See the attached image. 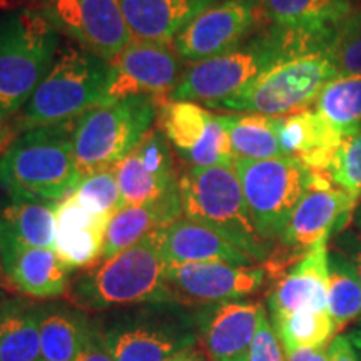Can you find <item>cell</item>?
I'll list each match as a JSON object with an SVG mask.
<instances>
[{
  "instance_id": "1",
  "label": "cell",
  "mask_w": 361,
  "mask_h": 361,
  "mask_svg": "<svg viewBox=\"0 0 361 361\" xmlns=\"http://www.w3.org/2000/svg\"><path fill=\"white\" fill-rule=\"evenodd\" d=\"M333 34L335 30L305 32L268 24L233 51L188 64L168 99L211 107L245 89L283 57L308 49L326 47Z\"/></svg>"
},
{
  "instance_id": "2",
  "label": "cell",
  "mask_w": 361,
  "mask_h": 361,
  "mask_svg": "<svg viewBox=\"0 0 361 361\" xmlns=\"http://www.w3.org/2000/svg\"><path fill=\"white\" fill-rule=\"evenodd\" d=\"M74 126L22 130L0 156V186L11 200L57 204L82 180L75 162Z\"/></svg>"
},
{
  "instance_id": "3",
  "label": "cell",
  "mask_w": 361,
  "mask_h": 361,
  "mask_svg": "<svg viewBox=\"0 0 361 361\" xmlns=\"http://www.w3.org/2000/svg\"><path fill=\"white\" fill-rule=\"evenodd\" d=\"M162 229L85 269L71 281L67 301L75 308L87 311L166 303L164 274L168 263L161 251Z\"/></svg>"
},
{
  "instance_id": "4",
  "label": "cell",
  "mask_w": 361,
  "mask_h": 361,
  "mask_svg": "<svg viewBox=\"0 0 361 361\" xmlns=\"http://www.w3.org/2000/svg\"><path fill=\"white\" fill-rule=\"evenodd\" d=\"M109 62L74 42L61 45L52 67L20 111L17 130L79 119L106 101Z\"/></svg>"
},
{
  "instance_id": "5",
  "label": "cell",
  "mask_w": 361,
  "mask_h": 361,
  "mask_svg": "<svg viewBox=\"0 0 361 361\" xmlns=\"http://www.w3.org/2000/svg\"><path fill=\"white\" fill-rule=\"evenodd\" d=\"M184 218L214 229L258 264H264L274 246L259 236L247 209L234 166L188 168L179 174Z\"/></svg>"
},
{
  "instance_id": "6",
  "label": "cell",
  "mask_w": 361,
  "mask_h": 361,
  "mask_svg": "<svg viewBox=\"0 0 361 361\" xmlns=\"http://www.w3.org/2000/svg\"><path fill=\"white\" fill-rule=\"evenodd\" d=\"M61 34L39 8L25 7L0 16V114L24 109L52 67Z\"/></svg>"
},
{
  "instance_id": "7",
  "label": "cell",
  "mask_w": 361,
  "mask_h": 361,
  "mask_svg": "<svg viewBox=\"0 0 361 361\" xmlns=\"http://www.w3.org/2000/svg\"><path fill=\"white\" fill-rule=\"evenodd\" d=\"M159 102L154 97L107 99L84 112L74 126V152L82 178L116 168L152 130Z\"/></svg>"
},
{
  "instance_id": "8",
  "label": "cell",
  "mask_w": 361,
  "mask_h": 361,
  "mask_svg": "<svg viewBox=\"0 0 361 361\" xmlns=\"http://www.w3.org/2000/svg\"><path fill=\"white\" fill-rule=\"evenodd\" d=\"M328 45L283 57L245 89L211 107L269 117H283L306 109L324 84L338 75Z\"/></svg>"
},
{
  "instance_id": "9",
  "label": "cell",
  "mask_w": 361,
  "mask_h": 361,
  "mask_svg": "<svg viewBox=\"0 0 361 361\" xmlns=\"http://www.w3.org/2000/svg\"><path fill=\"white\" fill-rule=\"evenodd\" d=\"M358 200L338 186L328 173L311 171L310 186L293 211L279 238L281 251H273L264 263L269 278H279L284 266H293L310 251L328 243L331 234L340 233L353 216Z\"/></svg>"
},
{
  "instance_id": "10",
  "label": "cell",
  "mask_w": 361,
  "mask_h": 361,
  "mask_svg": "<svg viewBox=\"0 0 361 361\" xmlns=\"http://www.w3.org/2000/svg\"><path fill=\"white\" fill-rule=\"evenodd\" d=\"M233 166L259 236L276 247L293 211L310 186L311 171L293 157L234 159Z\"/></svg>"
},
{
  "instance_id": "11",
  "label": "cell",
  "mask_w": 361,
  "mask_h": 361,
  "mask_svg": "<svg viewBox=\"0 0 361 361\" xmlns=\"http://www.w3.org/2000/svg\"><path fill=\"white\" fill-rule=\"evenodd\" d=\"M157 129L188 168L233 166L234 154L221 114L196 102L157 99Z\"/></svg>"
},
{
  "instance_id": "12",
  "label": "cell",
  "mask_w": 361,
  "mask_h": 361,
  "mask_svg": "<svg viewBox=\"0 0 361 361\" xmlns=\"http://www.w3.org/2000/svg\"><path fill=\"white\" fill-rule=\"evenodd\" d=\"M35 8L59 34L107 62L134 39L119 0H42Z\"/></svg>"
},
{
  "instance_id": "13",
  "label": "cell",
  "mask_w": 361,
  "mask_h": 361,
  "mask_svg": "<svg viewBox=\"0 0 361 361\" xmlns=\"http://www.w3.org/2000/svg\"><path fill=\"white\" fill-rule=\"evenodd\" d=\"M107 99L147 96L168 99L186 71L173 42L133 39L109 62Z\"/></svg>"
},
{
  "instance_id": "14",
  "label": "cell",
  "mask_w": 361,
  "mask_h": 361,
  "mask_svg": "<svg viewBox=\"0 0 361 361\" xmlns=\"http://www.w3.org/2000/svg\"><path fill=\"white\" fill-rule=\"evenodd\" d=\"M268 278L264 264H168L164 274L166 298L179 305L206 308L224 301L245 300L258 293Z\"/></svg>"
},
{
  "instance_id": "15",
  "label": "cell",
  "mask_w": 361,
  "mask_h": 361,
  "mask_svg": "<svg viewBox=\"0 0 361 361\" xmlns=\"http://www.w3.org/2000/svg\"><path fill=\"white\" fill-rule=\"evenodd\" d=\"M261 0H219L206 8L174 39L186 62H200L233 51L263 29Z\"/></svg>"
},
{
  "instance_id": "16",
  "label": "cell",
  "mask_w": 361,
  "mask_h": 361,
  "mask_svg": "<svg viewBox=\"0 0 361 361\" xmlns=\"http://www.w3.org/2000/svg\"><path fill=\"white\" fill-rule=\"evenodd\" d=\"M114 171L123 207L149 204L179 191L174 151L159 129H152Z\"/></svg>"
},
{
  "instance_id": "17",
  "label": "cell",
  "mask_w": 361,
  "mask_h": 361,
  "mask_svg": "<svg viewBox=\"0 0 361 361\" xmlns=\"http://www.w3.org/2000/svg\"><path fill=\"white\" fill-rule=\"evenodd\" d=\"M266 314L263 303L246 298L206 306L197 314V331L211 360L241 361L247 358L251 343Z\"/></svg>"
},
{
  "instance_id": "18",
  "label": "cell",
  "mask_w": 361,
  "mask_h": 361,
  "mask_svg": "<svg viewBox=\"0 0 361 361\" xmlns=\"http://www.w3.org/2000/svg\"><path fill=\"white\" fill-rule=\"evenodd\" d=\"M102 338L114 361H168L196 341L183 323L161 318L123 322Z\"/></svg>"
},
{
  "instance_id": "19",
  "label": "cell",
  "mask_w": 361,
  "mask_h": 361,
  "mask_svg": "<svg viewBox=\"0 0 361 361\" xmlns=\"http://www.w3.org/2000/svg\"><path fill=\"white\" fill-rule=\"evenodd\" d=\"M328 256L323 243L278 278L268 298L271 323L300 311L328 310Z\"/></svg>"
},
{
  "instance_id": "20",
  "label": "cell",
  "mask_w": 361,
  "mask_h": 361,
  "mask_svg": "<svg viewBox=\"0 0 361 361\" xmlns=\"http://www.w3.org/2000/svg\"><path fill=\"white\" fill-rule=\"evenodd\" d=\"M111 216L84 209L69 194L56 204L54 251L71 271L89 269L102 259L104 241Z\"/></svg>"
},
{
  "instance_id": "21",
  "label": "cell",
  "mask_w": 361,
  "mask_h": 361,
  "mask_svg": "<svg viewBox=\"0 0 361 361\" xmlns=\"http://www.w3.org/2000/svg\"><path fill=\"white\" fill-rule=\"evenodd\" d=\"M2 264L8 286L35 300L67 295L71 269L51 247L2 246Z\"/></svg>"
},
{
  "instance_id": "22",
  "label": "cell",
  "mask_w": 361,
  "mask_h": 361,
  "mask_svg": "<svg viewBox=\"0 0 361 361\" xmlns=\"http://www.w3.org/2000/svg\"><path fill=\"white\" fill-rule=\"evenodd\" d=\"M161 251L168 264L226 263L234 266L258 264L246 252L214 229L188 218H179L162 229Z\"/></svg>"
},
{
  "instance_id": "23",
  "label": "cell",
  "mask_w": 361,
  "mask_h": 361,
  "mask_svg": "<svg viewBox=\"0 0 361 361\" xmlns=\"http://www.w3.org/2000/svg\"><path fill=\"white\" fill-rule=\"evenodd\" d=\"M278 134L284 157L300 161L313 173H329L343 142L314 109L278 117Z\"/></svg>"
},
{
  "instance_id": "24",
  "label": "cell",
  "mask_w": 361,
  "mask_h": 361,
  "mask_svg": "<svg viewBox=\"0 0 361 361\" xmlns=\"http://www.w3.org/2000/svg\"><path fill=\"white\" fill-rule=\"evenodd\" d=\"M219 0H119L134 39L174 42L191 22Z\"/></svg>"
},
{
  "instance_id": "25",
  "label": "cell",
  "mask_w": 361,
  "mask_h": 361,
  "mask_svg": "<svg viewBox=\"0 0 361 361\" xmlns=\"http://www.w3.org/2000/svg\"><path fill=\"white\" fill-rule=\"evenodd\" d=\"M179 218H183L179 191L149 204L121 207L107 226L102 259L119 255L157 229L168 228Z\"/></svg>"
},
{
  "instance_id": "26",
  "label": "cell",
  "mask_w": 361,
  "mask_h": 361,
  "mask_svg": "<svg viewBox=\"0 0 361 361\" xmlns=\"http://www.w3.org/2000/svg\"><path fill=\"white\" fill-rule=\"evenodd\" d=\"M269 25L305 32H331L355 11V0H261Z\"/></svg>"
},
{
  "instance_id": "27",
  "label": "cell",
  "mask_w": 361,
  "mask_h": 361,
  "mask_svg": "<svg viewBox=\"0 0 361 361\" xmlns=\"http://www.w3.org/2000/svg\"><path fill=\"white\" fill-rule=\"evenodd\" d=\"M0 245L54 250L56 204L11 200L0 209Z\"/></svg>"
},
{
  "instance_id": "28",
  "label": "cell",
  "mask_w": 361,
  "mask_h": 361,
  "mask_svg": "<svg viewBox=\"0 0 361 361\" xmlns=\"http://www.w3.org/2000/svg\"><path fill=\"white\" fill-rule=\"evenodd\" d=\"M228 129L234 159L263 161L284 157L278 134V117L236 112L221 114Z\"/></svg>"
},
{
  "instance_id": "29",
  "label": "cell",
  "mask_w": 361,
  "mask_h": 361,
  "mask_svg": "<svg viewBox=\"0 0 361 361\" xmlns=\"http://www.w3.org/2000/svg\"><path fill=\"white\" fill-rule=\"evenodd\" d=\"M313 109L343 139L361 133V75L338 74L324 84Z\"/></svg>"
},
{
  "instance_id": "30",
  "label": "cell",
  "mask_w": 361,
  "mask_h": 361,
  "mask_svg": "<svg viewBox=\"0 0 361 361\" xmlns=\"http://www.w3.org/2000/svg\"><path fill=\"white\" fill-rule=\"evenodd\" d=\"M90 329L89 319L67 308H40L42 361H74Z\"/></svg>"
},
{
  "instance_id": "31",
  "label": "cell",
  "mask_w": 361,
  "mask_h": 361,
  "mask_svg": "<svg viewBox=\"0 0 361 361\" xmlns=\"http://www.w3.org/2000/svg\"><path fill=\"white\" fill-rule=\"evenodd\" d=\"M0 361H42L40 308L7 305L0 310Z\"/></svg>"
},
{
  "instance_id": "32",
  "label": "cell",
  "mask_w": 361,
  "mask_h": 361,
  "mask_svg": "<svg viewBox=\"0 0 361 361\" xmlns=\"http://www.w3.org/2000/svg\"><path fill=\"white\" fill-rule=\"evenodd\" d=\"M328 313L336 335L361 318V283L351 261L341 251L328 256Z\"/></svg>"
},
{
  "instance_id": "33",
  "label": "cell",
  "mask_w": 361,
  "mask_h": 361,
  "mask_svg": "<svg viewBox=\"0 0 361 361\" xmlns=\"http://www.w3.org/2000/svg\"><path fill=\"white\" fill-rule=\"evenodd\" d=\"M283 350L329 345L336 336L335 323L326 311H300L273 323Z\"/></svg>"
},
{
  "instance_id": "34",
  "label": "cell",
  "mask_w": 361,
  "mask_h": 361,
  "mask_svg": "<svg viewBox=\"0 0 361 361\" xmlns=\"http://www.w3.org/2000/svg\"><path fill=\"white\" fill-rule=\"evenodd\" d=\"M71 194L84 209L94 214L112 218L123 207V196L114 168L85 176Z\"/></svg>"
},
{
  "instance_id": "35",
  "label": "cell",
  "mask_w": 361,
  "mask_h": 361,
  "mask_svg": "<svg viewBox=\"0 0 361 361\" xmlns=\"http://www.w3.org/2000/svg\"><path fill=\"white\" fill-rule=\"evenodd\" d=\"M328 52L338 74L361 75V7H355L336 27Z\"/></svg>"
},
{
  "instance_id": "36",
  "label": "cell",
  "mask_w": 361,
  "mask_h": 361,
  "mask_svg": "<svg viewBox=\"0 0 361 361\" xmlns=\"http://www.w3.org/2000/svg\"><path fill=\"white\" fill-rule=\"evenodd\" d=\"M329 176L338 186L360 201L361 197V133L343 139L333 161Z\"/></svg>"
},
{
  "instance_id": "37",
  "label": "cell",
  "mask_w": 361,
  "mask_h": 361,
  "mask_svg": "<svg viewBox=\"0 0 361 361\" xmlns=\"http://www.w3.org/2000/svg\"><path fill=\"white\" fill-rule=\"evenodd\" d=\"M247 361H286L281 341L274 331L269 316L261 319L255 340L251 343Z\"/></svg>"
},
{
  "instance_id": "38",
  "label": "cell",
  "mask_w": 361,
  "mask_h": 361,
  "mask_svg": "<svg viewBox=\"0 0 361 361\" xmlns=\"http://www.w3.org/2000/svg\"><path fill=\"white\" fill-rule=\"evenodd\" d=\"M74 361H114V360H112L111 353L107 351L102 333L94 331V329L90 328L82 348H80L79 355L75 356Z\"/></svg>"
},
{
  "instance_id": "39",
  "label": "cell",
  "mask_w": 361,
  "mask_h": 361,
  "mask_svg": "<svg viewBox=\"0 0 361 361\" xmlns=\"http://www.w3.org/2000/svg\"><path fill=\"white\" fill-rule=\"evenodd\" d=\"M329 361H361L355 346L346 335H336L328 346Z\"/></svg>"
},
{
  "instance_id": "40",
  "label": "cell",
  "mask_w": 361,
  "mask_h": 361,
  "mask_svg": "<svg viewBox=\"0 0 361 361\" xmlns=\"http://www.w3.org/2000/svg\"><path fill=\"white\" fill-rule=\"evenodd\" d=\"M340 251L355 266L361 283V236H356V234H346V236H343L340 241Z\"/></svg>"
},
{
  "instance_id": "41",
  "label": "cell",
  "mask_w": 361,
  "mask_h": 361,
  "mask_svg": "<svg viewBox=\"0 0 361 361\" xmlns=\"http://www.w3.org/2000/svg\"><path fill=\"white\" fill-rule=\"evenodd\" d=\"M328 346L329 345L284 350V356H286V361H329Z\"/></svg>"
},
{
  "instance_id": "42",
  "label": "cell",
  "mask_w": 361,
  "mask_h": 361,
  "mask_svg": "<svg viewBox=\"0 0 361 361\" xmlns=\"http://www.w3.org/2000/svg\"><path fill=\"white\" fill-rule=\"evenodd\" d=\"M13 134H16V129L8 124V119L0 114V156H2L4 149L8 146V142L13 139Z\"/></svg>"
},
{
  "instance_id": "43",
  "label": "cell",
  "mask_w": 361,
  "mask_h": 361,
  "mask_svg": "<svg viewBox=\"0 0 361 361\" xmlns=\"http://www.w3.org/2000/svg\"><path fill=\"white\" fill-rule=\"evenodd\" d=\"M168 361H206V360H204V356L200 353V351H196L191 346V348L179 351L178 355H174L173 358H169Z\"/></svg>"
},
{
  "instance_id": "44",
  "label": "cell",
  "mask_w": 361,
  "mask_h": 361,
  "mask_svg": "<svg viewBox=\"0 0 361 361\" xmlns=\"http://www.w3.org/2000/svg\"><path fill=\"white\" fill-rule=\"evenodd\" d=\"M346 336H348L351 345L355 346L356 353H358L360 360H361V318L358 319V322H356L355 326L350 328V331L346 333Z\"/></svg>"
},
{
  "instance_id": "45",
  "label": "cell",
  "mask_w": 361,
  "mask_h": 361,
  "mask_svg": "<svg viewBox=\"0 0 361 361\" xmlns=\"http://www.w3.org/2000/svg\"><path fill=\"white\" fill-rule=\"evenodd\" d=\"M8 288L6 273H4V264H2V245H0V290Z\"/></svg>"
},
{
  "instance_id": "46",
  "label": "cell",
  "mask_w": 361,
  "mask_h": 361,
  "mask_svg": "<svg viewBox=\"0 0 361 361\" xmlns=\"http://www.w3.org/2000/svg\"><path fill=\"white\" fill-rule=\"evenodd\" d=\"M355 224H356V228H358V231L361 233V204L358 206V209H356V213H355Z\"/></svg>"
},
{
  "instance_id": "47",
  "label": "cell",
  "mask_w": 361,
  "mask_h": 361,
  "mask_svg": "<svg viewBox=\"0 0 361 361\" xmlns=\"http://www.w3.org/2000/svg\"><path fill=\"white\" fill-rule=\"evenodd\" d=\"M11 2H27V4H34V7H35L37 4L42 2V0H11Z\"/></svg>"
},
{
  "instance_id": "48",
  "label": "cell",
  "mask_w": 361,
  "mask_h": 361,
  "mask_svg": "<svg viewBox=\"0 0 361 361\" xmlns=\"http://www.w3.org/2000/svg\"><path fill=\"white\" fill-rule=\"evenodd\" d=\"M11 6H12L11 0H0V8H7V7H11Z\"/></svg>"
},
{
  "instance_id": "49",
  "label": "cell",
  "mask_w": 361,
  "mask_h": 361,
  "mask_svg": "<svg viewBox=\"0 0 361 361\" xmlns=\"http://www.w3.org/2000/svg\"><path fill=\"white\" fill-rule=\"evenodd\" d=\"M241 361H247V358H245V360H241Z\"/></svg>"
}]
</instances>
